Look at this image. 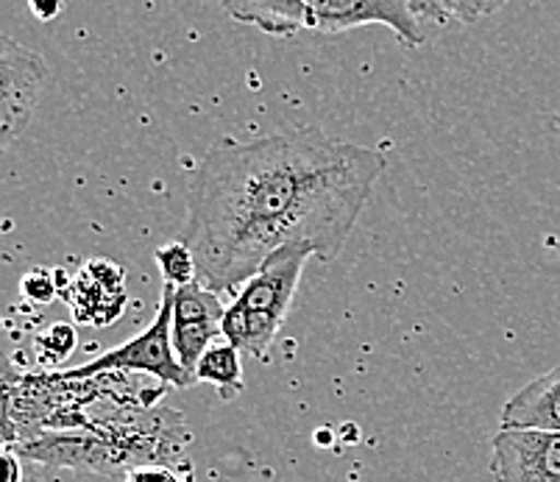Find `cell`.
<instances>
[{
    "instance_id": "obj_1",
    "label": "cell",
    "mask_w": 560,
    "mask_h": 482,
    "mask_svg": "<svg viewBox=\"0 0 560 482\" xmlns=\"http://www.w3.org/2000/svg\"><path fill=\"white\" fill-rule=\"evenodd\" d=\"M382 171L380 151L332 140L315 126L218 143L192 174L179 235L196 254L198 282L237 291L284 246H310L318 260H335Z\"/></svg>"
},
{
    "instance_id": "obj_2",
    "label": "cell",
    "mask_w": 560,
    "mask_h": 482,
    "mask_svg": "<svg viewBox=\"0 0 560 482\" xmlns=\"http://www.w3.org/2000/svg\"><path fill=\"white\" fill-rule=\"evenodd\" d=\"M237 23L254 25L268 37H293L299 32L346 34L363 25H385L399 43L419 48V14L410 0H218Z\"/></svg>"
},
{
    "instance_id": "obj_3",
    "label": "cell",
    "mask_w": 560,
    "mask_h": 482,
    "mask_svg": "<svg viewBox=\"0 0 560 482\" xmlns=\"http://www.w3.org/2000/svg\"><path fill=\"white\" fill-rule=\"evenodd\" d=\"M315 257L310 246H284L262 262L237 291L223 316V338L246 357L268 360L290 304L296 298L304 266Z\"/></svg>"
},
{
    "instance_id": "obj_4",
    "label": "cell",
    "mask_w": 560,
    "mask_h": 482,
    "mask_svg": "<svg viewBox=\"0 0 560 482\" xmlns=\"http://www.w3.org/2000/svg\"><path fill=\"white\" fill-rule=\"evenodd\" d=\"M101 374H149L156 383L171 388H192L196 379L187 374L185 365L173 349V287H162V304L154 321L137 338L126 340L112 352L101 354L93 363L79 365L73 372H62L65 379H93Z\"/></svg>"
},
{
    "instance_id": "obj_5",
    "label": "cell",
    "mask_w": 560,
    "mask_h": 482,
    "mask_svg": "<svg viewBox=\"0 0 560 482\" xmlns=\"http://www.w3.org/2000/svg\"><path fill=\"white\" fill-rule=\"evenodd\" d=\"M48 84V64L37 50L0 37V143L3 149L32 124L39 93Z\"/></svg>"
},
{
    "instance_id": "obj_6",
    "label": "cell",
    "mask_w": 560,
    "mask_h": 482,
    "mask_svg": "<svg viewBox=\"0 0 560 482\" xmlns=\"http://www.w3.org/2000/svg\"><path fill=\"white\" fill-rule=\"evenodd\" d=\"M493 482H560V433L499 427L491 438Z\"/></svg>"
},
{
    "instance_id": "obj_7",
    "label": "cell",
    "mask_w": 560,
    "mask_h": 482,
    "mask_svg": "<svg viewBox=\"0 0 560 482\" xmlns=\"http://www.w3.org/2000/svg\"><path fill=\"white\" fill-rule=\"evenodd\" d=\"M62 296L73 309L75 321L101 329L124 316L126 277L115 262L98 257L84 262L81 271L68 279V291Z\"/></svg>"
},
{
    "instance_id": "obj_8",
    "label": "cell",
    "mask_w": 560,
    "mask_h": 482,
    "mask_svg": "<svg viewBox=\"0 0 560 482\" xmlns=\"http://www.w3.org/2000/svg\"><path fill=\"white\" fill-rule=\"evenodd\" d=\"M502 427L560 433V365L508 399L502 408Z\"/></svg>"
},
{
    "instance_id": "obj_9",
    "label": "cell",
    "mask_w": 560,
    "mask_h": 482,
    "mask_svg": "<svg viewBox=\"0 0 560 482\" xmlns=\"http://www.w3.org/2000/svg\"><path fill=\"white\" fill-rule=\"evenodd\" d=\"M196 383L215 385L223 399H234L243 393V352L226 338L215 340L207 352L201 354L196 365Z\"/></svg>"
},
{
    "instance_id": "obj_10",
    "label": "cell",
    "mask_w": 560,
    "mask_h": 482,
    "mask_svg": "<svg viewBox=\"0 0 560 482\" xmlns=\"http://www.w3.org/2000/svg\"><path fill=\"white\" fill-rule=\"evenodd\" d=\"M156 266H160L165 285L182 287L198 282V262L196 254L190 251L185 240H173L167 246L156 248Z\"/></svg>"
},
{
    "instance_id": "obj_11",
    "label": "cell",
    "mask_w": 560,
    "mask_h": 482,
    "mask_svg": "<svg viewBox=\"0 0 560 482\" xmlns=\"http://www.w3.org/2000/svg\"><path fill=\"white\" fill-rule=\"evenodd\" d=\"M505 3L508 0H430V14H427V20H435V23H446V20L477 23V20L499 12Z\"/></svg>"
},
{
    "instance_id": "obj_12",
    "label": "cell",
    "mask_w": 560,
    "mask_h": 482,
    "mask_svg": "<svg viewBox=\"0 0 560 482\" xmlns=\"http://www.w3.org/2000/svg\"><path fill=\"white\" fill-rule=\"evenodd\" d=\"M62 273H54V271H45V268H34V271L25 273L20 279V293H23L25 302L37 304V307H45V304L54 302L62 291Z\"/></svg>"
},
{
    "instance_id": "obj_13",
    "label": "cell",
    "mask_w": 560,
    "mask_h": 482,
    "mask_svg": "<svg viewBox=\"0 0 560 482\" xmlns=\"http://www.w3.org/2000/svg\"><path fill=\"white\" fill-rule=\"evenodd\" d=\"M34 346H37L39 357H43L45 363H59V360L68 357L75 346L73 324H50L45 332L37 334Z\"/></svg>"
},
{
    "instance_id": "obj_14",
    "label": "cell",
    "mask_w": 560,
    "mask_h": 482,
    "mask_svg": "<svg viewBox=\"0 0 560 482\" xmlns=\"http://www.w3.org/2000/svg\"><path fill=\"white\" fill-rule=\"evenodd\" d=\"M126 482H187V480L185 477H179V471L171 469V466L145 463L126 471Z\"/></svg>"
},
{
    "instance_id": "obj_15",
    "label": "cell",
    "mask_w": 560,
    "mask_h": 482,
    "mask_svg": "<svg viewBox=\"0 0 560 482\" xmlns=\"http://www.w3.org/2000/svg\"><path fill=\"white\" fill-rule=\"evenodd\" d=\"M3 466H7V482H20V460L12 449H7V460H3Z\"/></svg>"
},
{
    "instance_id": "obj_16",
    "label": "cell",
    "mask_w": 560,
    "mask_h": 482,
    "mask_svg": "<svg viewBox=\"0 0 560 482\" xmlns=\"http://www.w3.org/2000/svg\"><path fill=\"white\" fill-rule=\"evenodd\" d=\"M410 3L412 9H416V14L427 20V14H430V0H410Z\"/></svg>"
}]
</instances>
